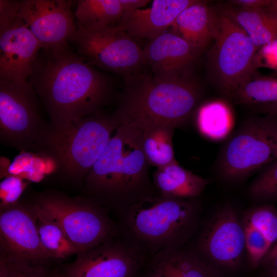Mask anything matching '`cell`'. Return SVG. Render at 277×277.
<instances>
[{
  "label": "cell",
  "mask_w": 277,
  "mask_h": 277,
  "mask_svg": "<svg viewBox=\"0 0 277 277\" xmlns=\"http://www.w3.org/2000/svg\"><path fill=\"white\" fill-rule=\"evenodd\" d=\"M0 237L2 251L18 259L38 264L52 259L42 244L31 209L15 205L3 210Z\"/></svg>",
  "instance_id": "9a60e30c"
},
{
  "label": "cell",
  "mask_w": 277,
  "mask_h": 277,
  "mask_svg": "<svg viewBox=\"0 0 277 277\" xmlns=\"http://www.w3.org/2000/svg\"><path fill=\"white\" fill-rule=\"evenodd\" d=\"M124 12L142 9L149 2V0H120Z\"/></svg>",
  "instance_id": "e575fe53"
},
{
  "label": "cell",
  "mask_w": 277,
  "mask_h": 277,
  "mask_svg": "<svg viewBox=\"0 0 277 277\" xmlns=\"http://www.w3.org/2000/svg\"><path fill=\"white\" fill-rule=\"evenodd\" d=\"M196 0H154L150 7L124 12L118 29L132 37H156L171 27L177 16Z\"/></svg>",
  "instance_id": "e0dca14e"
},
{
  "label": "cell",
  "mask_w": 277,
  "mask_h": 277,
  "mask_svg": "<svg viewBox=\"0 0 277 277\" xmlns=\"http://www.w3.org/2000/svg\"><path fill=\"white\" fill-rule=\"evenodd\" d=\"M68 43L42 48L28 80L49 115L48 123L56 127L100 111L110 93L107 77Z\"/></svg>",
  "instance_id": "6da1fadb"
},
{
  "label": "cell",
  "mask_w": 277,
  "mask_h": 277,
  "mask_svg": "<svg viewBox=\"0 0 277 277\" xmlns=\"http://www.w3.org/2000/svg\"><path fill=\"white\" fill-rule=\"evenodd\" d=\"M270 0H233L230 3L244 9H257L266 8Z\"/></svg>",
  "instance_id": "d6a6232c"
},
{
  "label": "cell",
  "mask_w": 277,
  "mask_h": 277,
  "mask_svg": "<svg viewBox=\"0 0 277 277\" xmlns=\"http://www.w3.org/2000/svg\"><path fill=\"white\" fill-rule=\"evenodd\" d=\"M147 261L120 236L80 253L54 277H135Z\"/></svg>",
  "instance_id": "7c38bea8"
},
{
  "label": "cell",
  "mask_w": 277,
  "mask_h": 277,
  "mask_svg": "<svg viewBox=\"0 0 277 277\" xmlns=\"http://www.w3.org/2000/svg\"><path fill=\"white\" fill-rule=\"evenodd\" d=\"M243 222L261 231L272 245L277 242V208L271 204H265L248 210Z\"/></svg>",
  "instance_id": "83f0119b"
},
{
  "label": "cell",
  "mask_w": 277,
  "mask_h": 277,
  "mask_svg": "<svg viewBox=\"0 0 277 277\" xmlns=\"http://www.w3.org/2000/svg\"><path fill=\"white\" fill-rule=\"evenodd\" d=\"M124 13L120 0H79L75 12L76 24L87 30L114 26Z\"/></svg>",
  "instance_id": "603a6c76"
},
{
  "label": "cell",
  "mask_w": 277,
  "mask_h": 277,
  "mask_svg": "<svg viewBox=\"0 0 277 277\" xmlns=\"http://www.w3.org/2000/svg\"><path fill=\"white\" fill-rule=\"evenodd\" d=\"M143 52L153 76L170 81L187 76L200 51L172 31H166L149 41Z\"/></svg>",
  "instance_id": "2e32d148"
},
{
  "label": "cell",
  "mask_w": 277,
  "mask_h": 277,
  "mask_svg": "<svg viewBox=\"0 0 277 277\" xmlns=\"http://www.w3.org/2000/svg\"><path fill=\"white\" fill-rule=\"evenodd\" d=\"M254 62L256 68L264 67L277 71V39L259 49Z\"/></svg>",
  "instance_id": "1f68e13d"
},
{
  "label": "cell",
  "mask_w": 277,
  "mask_h": 277,
  "mask_svg": "<svg viewBox=\"0 0 277 277\" xmlns=\"http://www.w3.org/2000/svg\"><path fill=\"white\" fill-rule=\"evenodd\" d=\"M242 222L248 263L251 268H256L261 264L272 245L261 231L246 222Z\"/></svg>",
  "instance_id": "f546056e"
},
{
  "label": "cell",
  "mask_w": 277,
  "mask_h": 277,
  "mask_svg": "<svg viewBox=\"0 0 277 277\" xmlns=\"http://www.w3.org/2000/svg\"><path fill=\"white\" fill-rule=\"evenodd\" d=\"M263 277H277V273L267 272Z\"/></svg>",
  "instance_id": "f35d334b"
},
{
  "label": "cell",
  "mask_w": 277,
  "mask_h": 277,
  "mask_svg": "<svg viewBox=\"0 0 277 277\" xmlns=\"http://www.w3.org/2000/svg\"><path fill=\"white\" fill-rule=\"evenodd\" d=\"M238 104L259 105L277 102V77L256 75L249 79L231 95Z\"/></svg>",
  "instance_id": "484cf974"
},
{
  "label": "cell",
  "mask_w": 277,
  "mask_h": 277,
  "mask_svg": "<svg viewBox=\"0 0 277 277\" xmlns=\"http://www.w3.org/2000/svg\"><path fill=\"white\" fill-rule=\"evenodd\" d=\"M31 210L42 244L52 258L64 260L80 254L77 247L54 220L35 205Z\"/></svg>",
  "instance_id": "cb8c5ba5"
},
{
  "label": "cell",
  "mask_w": 277,
  "mask_h": 277,
  "mask_svg": "<svg viewBox=\"0 0 277 277\" xmlns=\"http://www.w3.org/2000/svg\"><path fill=\"white\" fill-rule=\"evenodd\" d=\"M140 271L135 277H155L146 269H145V271L143 273H140Z\"/></svg>",
  "instance_id": "74e56055"
},
{
  "label": "cell",
  "mask_w": 277,
  "mask_h": 277,
  "mask_svg": "<svg viewBox=\"0 0 277 277\" xmlns=\"http://www.w3.org/2000/svg\"><path fill=\"white\" fill-rule=\"evenodd\" d=\"M137 128L121 122L104 151L86 175L89 193L115 206L120 215L145 198L156 195L149 176Z\"/></svg>",
  "instance_id": "7a4b0ae2"
},
{
  "label": "cell",
  "mask_w": 277,
  "mask_h": 277,
  "mask_svg": "<svg viewBox=\"0 0 277 277\" xmlns=\"http://www.w3.org/2000/svg\"><path fill=\"white\" fill-rule=\"evenodd\" d=\"M132 124L138 130L141 146L149 165L160 168L176 161L172 142L175 128L164 124Z\"/></svg>",
  "instance_id": "44dd1931"
},
{
  "label": "cell",
  "mask_w": 277,
  "mask_h": 277,
  "mask_svg": "<svg viewBox=\"0 0 277 277\" xmlns=\"http://www.w3.org/2000/svg\"><path fill=\"white\" fill-rule=\"evenodd\" d=\"M67 0L18 1V14L42 46L68 43L77 30Z\"/></svg>",
  "instance_id": "5bb4252c"
},
{
  "label": "cell",
  "mask_w": 277,
  "mask_h": 277,
  "mask_svg": "<svg viewBox=\"0 0 277 277\" xmlns=\"http://www.w3.org/2000/svg\"><path fill=\"white\" fill-rule=\"evenodd\" d=\"M120 122L101 111L69 124L47 125L31 150L51 161L56 171L75 181L84 180L104 151Z\"/></svg>",
  "instance_id": "277c9868"
},
{
  "label": "cell",
  "mask_w": 277,
  "mask_h": 277,
  "mask_svg": "<svg viewBox=\"0 0 277 277\" xmlns=\"http://www.w3.org/2000/svg\"><path fill=\"white\" fill-rule=\"evenodd\" d=\"M218 14L214 44L207 54L210 73L222 92L230 97L255 76L258 49L227 9Z\"/></svg>",
  "instance_id": "52a82bcc"
},
{
  "label": "cell",
  "mask_w": 277,
  "mask_h": 277,
  "mask_svg": "<svg viewBox=\"0 0 277 277\" xmlns=\"http://www.w3.org/2000/svg\"><path fill=\"white\" fill-rule=\"evenodd\" d=\"M0 277H54L42 264L30 263L3 252Z\"/></svg>",
  "instance_id": "f1b7e54d"
},
{
  "label": "cell",
  "mask_w": 277,
  "mask_h": 277,
  "mask_svg": "<svg viewBox=\"0 0 277 277\" xmlns=\"http://www.w3.org/2000/svg\"><path fill=\"white\" fill-rule=\"evenodd\" d=\"M218 14L204 2L196 1L177 16L171 28L177 34L200 51L214 39Z\"/></svg>",
  "instance_id": "ac0fdd59"
},
{
  "label": "cell",
  "mask_w": 277,
  "mask_h": 277,
  "mask_svg": "<svg viewBox=\"0 0 277 277\" xmlns=\"http://www.w3.org/2000/svg\"><path fill=\"white\" fill-rule=\"evenodd\" d=\"M42 103L28 81L17 83L0 79V141L18 150H31L47 125Z\"/></svg>",
  "instance_id": "ba28073f"
},
{
  "label": "cell",
  "mask_w": 277,
  "mask_h": 277,
  "mask_svg": "<svg viewBox=\"0 0 277 277\" xmlns=\"http://www.w3.org/2000/svg\"><path fill=\"white\" fill-rule=\"evenodd\" d=\"M76 26L71 41L75 44L77 53L90 65L126 78L140 74L146 64L143 49L115 26L96 30Z\"/></svg>",
  "instance_id": "30bf717a"
},
{
  "label": "cell",
  "mask_w": 277,
  "mask_h": 277,
  "mask_svg": "<svg viewBox=\"0 0 277 277\" xmlns=\"http://www.w3.org/2000/svg\"><path fill=\"white\" fill-rule=\"evenodd\" d=\"M261 265L267 268V272L277 273V242L270 248Z\"/></svg>",
  "instance_id": "836d02e7"
},
{
  "label": "cell",
  "mask_w": 277,
  "mask_h": 277,
  "mask_svg": "<svg viewBox=\"0 0 277 277\" xmlns=\"http://www.w3.org/2000/svg\"><path fill=\"white\" fill-rule=\"evenodd\" d=\"M127 86L114 113L120 123L164 124L176 128L190 116L200 96L187 76L163 81L138 74L126 77Z\"/></svg>",
  "instance_id": "5b68a950"
},
{
  "label": "cell",
  "mask_w": 277,
  "mask_h": 277,
  "mask_svg": "<svg viewBox=\"0 0 277 277\" xmlns=\"http://www.w3.org/2000/svg\"><path fill=\"white\" fill-rule=\"evenodd\" d=\"M35 205L61 227L80 253L120 234L103 211L93 203L46 195L40 197Z\"/></svg>",
  "instance_id": "9c48e42d"
},
{
  "label": "cell",
  "mask_w": 277,
  "mask_h": 277,
  "mask_svg": "<svg viewBox=\"0 0 277 277\" xmlns=\"http://www.w3.org/2000/svg\"><path fill=\"white\" fill-rule=\"evenodd\" d=\"M145 267L155 277H219L203 259L183 248L160 252Z\"/></svg>",
  "instance_id": "d6986e66"
},
{
  "label": "cell",
  "mask_w": 277,
  "mask_h": 277,
  "mask_svg": "<svg viewBox=\"0 0 277 277\" xmlns=\"http://www.w3.org/2000/svg\"><path fill=\"white\" fill-rule=\"evenodd\" d=\"M277 159V116L265 114L244 122L223 146L217 170L224 179L242 180Z\"/></svg>",
  "instance_id": "8992f818"
},
{
  "label": "cell",
  "mask_w": 277,
  "mask_h": 277,
  "mask_svg": "<svg viewBox=\"0 0 277 277\" xmlns=\"http://www.w3.org/2000/svg\"><path fill=\"white\" fill-rule=\"evenodd\" d=\"M25 188V184L18 176H10L4 179L0 185L1 209L15 206Z\"/></svg>",
  "instance_id": "4dcf8cb0"
},
{
  "label": "cell",
  "mask_w": 277,
  "mask_h": 277,
  "mask_svg": "<svg viewBox=\"0 0 277 277\" xmlns=\"http://www.w3.org/2000/svg\"><path fill=\"white\" fill-rule=\"evenodd\" d=\"M156 195L169 199H195L204 191L209 180L183 168L175 161L157 168L152 174Z\"/></svg>",
  "instance_id": "ffe728a7"
},
{
  "label": "cell",
  "mask_w": 277,
  "mask_h": 277,
  "mask_svg": "<svg viewBox=\"0 0 277 277\" xmlns=\"http://www.w3.org/2000/svg\"><path fill=\"white\" fill-rule=\"evenodd\" d=\"M196 123L200 132L212 140L227 137L232 129L234 118L228 105L213 101L202 105L198 110Z\"/></svg>",
  "instance_id": "d4e9b609"
},
{
  "label": "cell",
  "mask_w": 277,
  "mask_h": 277,
  "mask_svg": "<svg viewBox=\"0 0 277 277\" xmlns=\"http://www.w3.org/2000/svg\"><path fill=\"white\" fill-rule=\"evenodd\" d=\"M197 255L203 254L216 263L234 268L240 263L245 238L243 222L229 205L220 209L210 219L199 236Z\"/></svg>",
  "instance_id": "4fadbf2b"
},
{
  "label": "cell",
  "mask_w": 277,
  "mask_h": 277,
  "mask_svg": "<svg viewBox=\"0 0 277 277\" xmlns=\"http://www.w3.org/2000/svg\"><path fill=\"white\" fill-rule=\"evenodd\" d=\"M227 10L258 50L277 39V16L265 8L244 9L229 7Z\"/></svg>",
  "instance_id": "7402d4cb"
},
{
  "label": "cell",
  "mask_w": 277,
  "mask_h": 277,
  "mask_svg": "<svg viewBox=\"0 0 277 277\" xmlns=\"http://www.w3.org/2000/svg\"><path fill=\"white\" fill-rule=\"evenodd\" d=\"M248 192L257 201H277V159L261 169L251 183Z\"/></svg>",
  "instance_id": "4316f807"
},
{
  "label": "cell",
  "mask_w": 277,
  "mask_h": 277,
  "mask_svg": "<svg viewBox=\"0 0 277 277\" xmlns=\"http://www.w3.org/2000/svg\"><path fill=\"white\" fill-rule=\"evenodd\" d=\"M18 10V1H0V79L23 83L32 73L42 46Z\"/></svg>",
  "instance_id": "8fae6325"
},
{
  "label": "cell",
  "mask_w": 277,
  "mask_h": 277,
  "mask_svg": "<svg viewBox=\"0 0 277 277\" xmlns=\"http://www.w3.org/2000/svg\"><path fill=\"white\" fill-rule=\"evenodd\" d=\"M265 8L277 16V0H270L269 5Z\"/></svg>",
  "instance_id": "8d00e7d4"
},
{
  "label": "cell",
  "mask_w": 277,
  "mask_h": 277,
  "mask_svg": "<svg viewBox=\"0 0 277 277\" xmlns=\"http://www.w3.org/2000/svg\"><path fill=\"white\" fill-rule=\"evenodd\" d=\"M256 109L264 114L277 116V102L256 105Z\"/></svg>",
  "instance_id": "d590c367"
},
{
  "label": "cell",
  "mask_w": 277,
  "mask_h": 277,
  "mask_svg": "<svg viewBox=\"0 0 277 277\" xmlns=\"http://www.w3.org/2000/svg\"><path fill=\"white\" fill-rule=\"evenodd\" d=\"M200 205L195 199H165L155 195L133 204L120 215V236L147 260L179 249L198 229Z\"/></svg>",
  "instance_id": "3957f363"
}]
</instances>
